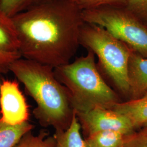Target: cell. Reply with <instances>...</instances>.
Masks as SVG:
<instances>
[{
	"label": "cell",
	"mask_w": 147,
	"mask_h": 147,
	"mask_svg": "<svg viewBox=\"0 0 147 147\" xmlns=\"http://www.w3.org/2000/svg\"><path fill=\"white\" fill-rule=\"evenodd\" d=\"M12 18L22 58L55 68L75 55L84 21L73 0H48Z\"/></svg>",
	"instance_id": "obj_1"
},
{
	"label": "cell",
	"mask_w": 147,
	"mask_h": 147,
	"mask_svg": "<svg viewBox=\"0 0 147 147\" xmlns=\"http://www.w3.org/2000/svg\"><path fill=\"white\" fill-rule=\"evenodd\" d=\"M9 70L36 101L33 114L39 124L51 126L55 131L67 130L75 111L68 90L56 78L54 68L20 57L11 63Z\"/></svg>",
	"instance_id": "obj_2"
},
{
	"label": "cell",
	"mask_w": 147,
	"mask_h": 147,
	"mask_svg": "<svg viewBox=\"0 0 147 147\" xmlns=\"http://www.w3.org/2000/svg\"><path fill=\"white\" fill-rule=\"evenodd\" d=\"M87 54L54 68L58 81L68 89L76 113L97 107L110 109L121 101L120 95L105 82L95 62L94 53Z\"/></svg>",
	"instance_id": "obj_3"
},
{
	"label": "cell",
	"mask_w": 147,
	"mask_h": 147,
	"mask_svg": "<svg viewBox=\"0 0 147 147\" xmlns=\"http://www.w3.org/2000/svg\"><path fill=\"white\" fill-rule=\"evenodd\" d=\"M79 43L98 57L101 73L110 79L119 94L128 100L127 69L131 49L104 28L86 22L80 30Z\"/></svg>",
	"instance_id": "obj_4"
},
{
	"label": "cell",
	"mask_w": 147,
	"mask_h": 147,
	"mask_svg": "<svg viewBox=\"0 0 147 147\" xmlns=\"http://www.w3.org/2000/svg\"><path fill=\"white\" fill-rule=\"evenodd\" d=\"M84 22L104 28L111 34L147 58V25L125 6H103L82 11Z\"/></svg>",
	"instance_id": "obj_5"
},
{
	"label": "cell",
	"mask_w": 147,
	"mask_h": 147,
	"mask_svg": "<svg viewBox=\"0 0 147 147\" xmlns=\"http://www.w3.org/2000/svg\"><path fill=\"white\" fill-rule=\"evenodd\" d=\"M76 114L84 138L97 132L113 131L128 135L136 131L126 116L110 109L97 107Z\"/></svg>",
	"instance_id": "obj_6"
},
{
	"label": "cell",
	"mask_w": 147,
	"mask_h": 147,
	"mask_svg": "<svg viewBox=\"0 0 147 147\" xmlns=\"http://www.w3.org/2000/svg\"><path fill=\"white\" fill-rule=\"evenodd\" d=\"M0 119L9 125L28 121L30 113L26 100L18 82L2 79L0 86Z\"/></svg>",
	"instance_id": "obj_7"
},
{
	"label": "cell",
	"mask_w": 147,
	"mask_h": 147,
	"mask_svg": "<svg viewBox=\"0 0 147 147\" xmlns=\"http://www.w3.org/2000/svg\"><path fill=\"white\" fill-rule=\"evenodd\" d=\"M129 99L135 100L147 92V58L132 50L128 63Z\"/></svg>",
	"instance_id": "obj_8"
},
{
	"label": "cell",
	"mask_w": 147,
	"mask_h": 147,
	"mask_svg": "<svg viewBox=\"0 0 147 147\" xmlns=\"http://www.w3.org/2000/svg\"><path fill=\"white\" fill-rule=\"evenodd\" d=\"M126 116L136 130L147 124V92L135 100H126L117 103L110 108Z\"/></svg>",
	"instance_id": "obj_9"
},
{
	"label": "cell",
	"mask_w": 147,
	"mask_h": 147,
	"mask_svg": "<svg viewBox=\"0 0 147 147\" xmlns=\"http://www.w3.org/2000/svg\"><path fill=\"white\" fill-rule=\"evenodd\" d=\"M19 42L13 18L0 9V51L19 53Z\"/></svg>",
	"instance_id": "obj_10"
},
{
	"label": "cell",
	"mask_w": 147,
	"mask_h": 147,
	"mask_svg": "<svg viewBox=\"0 0 147 147\" xmlns=\"http://www.w3.org/2000/svg\"><path fill=\"white\" fill-rule=\"evenodd\" d=\"M81 127L76 116L74 115L71 124L63 131H55V147H86L85 140L81 135Z\"/></svg>",
	"instance_id": "obj_11"
},
{
	"label": "cell",
	"mask_w": 147,
	"mask_h": 147,
	"mask_svg": "<svg viewBox=\"0 0 147 147\" xmlns=\"http://www.w3.org/2000/svg\"><path fill=\"white\" fill-rule=\"evenodd\" d=\"M33 129L28 121L12 125L0 119V147H16L24 135Z\"/></svg>",
	"instance_id": "obj_12"
},
{
	"label": "cell",
	"mask_w": 147,
	"mask_h": 147,
	"mask_svg": "<svg viewBox=\"0 0 147 147\" xmlns=\"http://www.w3.org/2000/svg\"><path fill=\"white\" fill-rule=\"evenodd\" d=\"M125 136L119 132H97L84 138L86 147H123Z\"/></svg>",
	"instance_id": "obj_13"
},
{
	"label": "cell",
	"mask_w": 147,
	"mask_h": 147,
	"mask_svg": "<svg viewBox=\"0 0 147 147\" xmlns=\"http://www.w3.org/2000/svg\"><path fill=\"white\" fill-rule=\"evenodd\" d=\"M56 140L54 136L42 130L37 135L28 132L21 138L16 147H55Z\"/></svg>",
	"instance_id": "obj_14"
},
{
	"label": "cell",
	"mask_w": 147,
	"mask_h": 147,
	"mask_svg": "<svg viewBox=\"0 0 147 147\" xmlns=\"http://www.w3.org/2000/svg\"><path fill=\"white\" fill-rule=\"evenodd\" d=\"M48 0H0V9L7 15L13 16Z\"/></svg>",
	"instance_id": "obj_15"
},
{
	"label": "cell",
	"mask_w": 147,
	"mask_h": 147,
	"mask_svg": "<svg viewBox=\"0 0 147 147\" xmlns=\"http://www.w3.org/2000/svg\"><path fill=\"white\" fill-rule=\"evenodd\" d=\"M82 11L103 6H125L127 0H73Z\"/></svg>",
	"instance_id": "obj_16"
},
{
	"label": "cell",
	"mask_w": 147,
	"mask_h": 147,
	"mask_svg": "<svg viewBox=\"0 0 147 147\" xmlns=\"http://www.w3.org/2000/svg\"><path fill=\"white\" fill-rule=\"evenodd\" d=\"M126 9L147 25V0H127Z\"/></svg>",
	"instance_id": "obj_17"
},
{
	"label": "cell",
	"mask_w": 147,
	"mask_h": 147,
	"mask_svg": "<svg viewBox=\"0 0 147 147\" xmlns=\"http://www.w3.org/2000/svg\"><path fill=\"white\" fill-rule=\"evenodd\" d=\"M123 147H147V128L140 130L125 135Z\"/></svg>",
	"instance_id": "obj_18"
},
{
	"label": "cell",
	"mask_w": 147,
	"mask_h": 147,
	"mask_svg": "<svg viewBox=\"0 0 147 147\" xmlns=\"http://www.w3.org/2000/svg\"><path fill=\"white\" fill-rule=\"evenodd\" d=\"M20 57L19 53H8L0 51V75L9 72L11 63Z\"/></svg>",
	"instance_id": "obj_19"
},
{
	"label": "cell",
	"mask_w": 147,
	"mask_h": 147,
	"mask_svg": "<svg viewBox=\"0 0 147 147\" xmlns=\"http://www.w3.org/2000/svg\"><path fill=\"white\" fill-rule=\"evenodd\" d=\"M1 75H0V86H1V82H2V80H1Z\"/></svg>",
	"instance_id": "obj_20"
},
{
	"label": "cell",
	"mask_w": 147,
	"mask_h": 147,
	"mask_svg": "<svg viewBox=\"0 0 147 147\" xmlns=\"http://www.w3.org/2000/svg\"><path fill=\"white\" fill-rule=\"evenodd\" d=\"M144 127H147V125H145V126H144Z\"/></svg>",
	"instance_id": "obj_21"
}]
</instances>
